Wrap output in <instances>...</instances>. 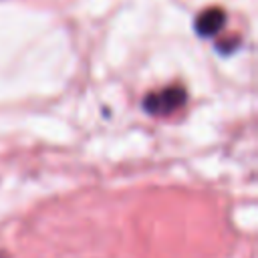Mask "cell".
<instances>
[{"mask_svg": "<svg viewBox=\"0 0 258 258\" xmlns=\"http://www.w3.org/2000/svg\"><path fill=\"white\" fill-rule=\"evenodd\" d=\"M185 99H187L185 89L179 85H173V87L149 93L143 101V107L151 115H169V113L177 111L185 103Z\"/></svg>", "mask_w": 258, "mask_h": 258, "instance_id": "obj_1", "label": "cell"}, {"mask_svg": "<svg viewBox=\"0 0 258 258\" xmlns=\"http://www.w3.org/2000/svg\"><path fill=\"white\" fill-rule=\"evenodd\" d=\"M226 22V14L220 8H208L204 10L196 20V30L202 36H214Z\"/></svg>", "mask_w": 258, "mask_h": 258, "instance_id": "obj_2", "label": "cell"}]
</instances>
